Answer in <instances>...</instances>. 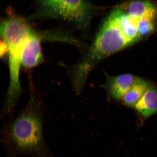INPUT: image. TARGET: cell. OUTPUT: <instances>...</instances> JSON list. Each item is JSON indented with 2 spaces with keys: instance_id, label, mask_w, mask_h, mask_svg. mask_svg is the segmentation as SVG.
Masks as SVG:
<instances>
[{
  "instance_id": "1",
  "label": "cell",
  "mask_w": 157,
  "mask_h": 157,
  "mask_svg": "<svg viewBox=\"0 0 157 157\" xmlns=\"http://www.w3.org/2000/svg\"><path fill=\"white\" fill-rule=\"evenodd\" d=\"M1 136L6 157H57L45 140L42 113L35 107L27 108L4 123Z\"/></svg>"
},
{
  "instance_id": "2",
  "label": "cell",
  "mask_w": 157,
  "mask_h": 157,
  "mask_svg": "<svg viewBox=\"0 0 157 157\" xmlns=\"http://www.w3.org/2000/svg\"><path fill=\"white\" fill-rule=\"evenodd\" d=\"M131 45L111 12L104 21L89 52L78 66V73L87 78L101 60Z\"/></svg>"
},
{
  "instance_id": "3",
  "label": "cell",
  "mask_w": 157,
  "mask_h": 157,
  "mask_svg": "<svg viewBox=\"0 0 157 157\" xmlns=\"http://www.w3.org/2000/svg\"><path fill=\"white\" fill-rule=\"evenodd\" d=\"M46 15L60 17L83 26L87 23L90 9L84 0H46L42 3Z\"/></svg>"
},
{
  "instance_id": "4",
  "label": "cell",
  "mask_w": 157,
  "mask_h": 157,
  "mask_svg": "<svg viewBox=\"0 0 157 157\" xmlns=\"http://www.w3.org/2000/svg\"><path fill=\"white\" fill-rule=\"evenodd\" d=\"M33 33L26 21L17 16L5 19L1 25V36L7 47L22 44Z\"/></svg>"
},
{
  "instance_id": "5",
  "label": "cell",
  "mask_w": 157,
  "mask_h": 157,
  "mask_svg": "<svg viewBox=\"0 0 157 157\" xmlns=\"http://www.w3.org/2000/svg\"><path fill=\"white\" fill-rule=\"evenodd\" d=\"M42 59L40 40L33 33L23 44L21 52V64L25 67L33 68L40 63Z\"/></svg>"
},
{
  "instance_id": "6",
  "label": "cell",
  "mask_w": 157,
  "mask_h": 157,
  "mask_svg": "<svg viewBox=\"0 0 157 157\" xmlns=\"http://www.w3.org/2000/svg\"><path fill=\"white\" fill-rule=\"evenodd\" d=\"M122 29L126 38L132 44L140 40L138 34L139 19L129 15L121 8L112 12Z\"/></svg>"
},
{
  "instance_id": "7",
  "label": "cell",
  "mask_w": 157,
  "mask_h": 157,
  "mask_svg": "<svg viewBox=\"0 0 157 157\" xmlns=\"http://www.w3.org/2000/svg\"><path fill=\"white\" fill-rule=\"evenodd\" d=\"M137 78L130 74L110 77L107 85L109 95L113 99H121Z\"/></svg>"
},
{
  "instance_id": "8",
  "label": "cell",
  "mask_w": 157,
  "mask_h": 157,
  "mask_svg": "<svg viewBox=\"0 0 157 157\" xmlns=\"http://www.w3.org/2000/svg\"><path fill=\"white\" fill-rule=\"evenodd\" d=\"M133 107L145 119L157 113V88L150 85Z\"/></svg>"
},
{
  "instance_id": "9",
  "label": "cell",
  "mask_w": 157,
  "mask_h": 157,
  "mask_svg": "<svg viewBox=\"0 0 157 157\" xmlns=\"http://www.w3.org/2000/svg\"><path fill=\"white\" fill-rule=\"evenodd\" d=\"M126 12L131 16L140 19H154L156 11L151 3L147 1L136 0L128 5Z\"/></svg>"
},
{
  "instance_id": "10",
  "label": "cell",
  "mask_w": 157,
  "mask_h": 157,
  "mask_svg": "<svg viewBox=\"0 0 157 157\" xmlns=\"http://www.w3.org/2000/svg\"><path fill=\"white\" fill-rule=\"evenodd\" d=\"M150 85L146 80L137 78L121 98L123 103L128 106L134 107Z\"/></svg>"
},
{
  "instance_id": "11",
  "label": "cell",
  "mask_w": 157,
  "mask_h": 157,
  "mask_svg": "<svg viewBox=\"0 0 157 157\" xmlns=\"http://www.w3.org/2000/svg\"><path fill=\"white\" fill-rule=\"evenodd\" d=\"M154 19L148 18L139 19L138 34L140 39L148 36L154 31Z\"/></svg>"
},
{
  "instance_id": "12",
  "label": "cell",
  "mask_w": 157,
  "mask_h": 157,
  "mask_svg": "<svg viewBox=\"0 0 157 157\" xmlns=\"http://www.w3.org/2000/svg\"><path fill=\"white\" fill-rule=\"evenodd\" d=\"M0 53L1 56H3L6 52H7L8 48L6 44L3 40L1 41L0 46Z\"/></svg>"
}]
</instances>
